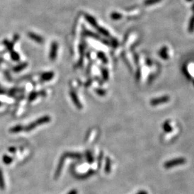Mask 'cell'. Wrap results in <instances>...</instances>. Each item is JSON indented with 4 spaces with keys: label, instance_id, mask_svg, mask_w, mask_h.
Wrapping results in <instances>:
<instances>
[{
    "label": "cell",
    "instance_id": "obj_7",
    "mask_svg": "<svg viewBox=\"0 0 194 194\" xmlns=\"http://www.w3.org/2000/svg\"><path fill=\"white\" fill-rule=\"evenodd\" d=\"M160 0H146L145 2V4L149 5H153L154 3H156L158 2H160Z\"/></svg>",
    "mask_w": 194,
    "mask_h": 194
},
{
    "label": "cell",
    "instance_id": "obj_5",
    "mask_svg": "<svg viewBox=\"0 0 194 194\" xmlns=\"http://www.w3.org/2000/svg\"><path fill=\"white\" fill-rule=\"evenodd\" d=\"M3 161L5 164L9 165V164H10L12 162L13 160H12V158H10V156H8L7 155H5L3 156Z\"/></svg>",
    "mask_w": 194,
    "mask_h": 194
},
{
    "label": "cell",
    "instance_id": "obj_4",
    "mask_svg": "<svg viewBox=\"0 0 194 194\" xmlns=\"http://www.w3.org/2000/svg\"><path fill=\"white\" fill-rule=\"evenodd\" d=\"M5 189V183L2 170L0 168V190H3Z\"/></svg>",
    "mask_w": 194,
    "mask_h": 194
},
{
    "label": "cell",
    "instance_id": "obj_8",
    "mask_svg": "<svg viewBox=\"0 0 194 194\" xmlns=\"http://www.w3.org/2000/svg\"><path fill=\"white\" fill-rule=\"evenodd\" d=\"M68 194H78V191L75 189H73L72 190H71L68 192Z\"/></svg>",
    "mask_w": 194,
    "mask_h": 194
},
{
    "label": "cell",
    "instance_id": "obj_10",
    "mask_svg": "<svg viewBox=\"0 0 194 194\" xmlns=\"http://www.w3.org/2000/svg\"><path fill=\"white\" fill-rule=\"evenodd\" d=\"M188 1H190V0H188Z\"/></svg>",
    "mask_w": 194,
    "mask_h": 194
},
{
    "label": "cell",
    "instance_id": "obj_6",
    "mask_svg": "<svg viewBox=\"0 0 194 194\" xmlns=\"http://www.w3.org/2000/svg\"><path fill=\"white\" fill-rule=\"evenodd\" d=\"M105 171L106 173H109L110 171V161L109 160V159H107V160H106Z\"/></svg>",
    "mask_w": 194,
    "mask_h": 194
},
{
    "label": "cell",
    "instance_id": "obj_2",
    "mask_svg": "<svg viewBox=\"0 0 194 194\" xmlns=\"http://www.w3.org/2000/svg\"><path fill=\"white\" fill-rule=\"evenodd\" d=\"M170 100V98L169 96H163L162 98H160V99H153L151 101V104L152 105H160L164 103H166L167 102H168Z\"/></svg>",
    "mask_w": 194,
    "mask_h": 194
},
{
    "label": "cell",
    "instance_id": "obj_3",
    "mask_svg": "<svg viewBox=\"0 0 194 194\" xmlns=\"http://www.w3.org/2000/svg\"><path fill=\"white\" fill-rule=\"evenodd\" d=\"M63 164H64V160L63 159H62V160L60 161L58 166H57V168L56 171V173H55V175H54V178L56 179L58 178V177L59 176L60 174H61V172L62 171V169H63Z\"/></svg>",
    "mask_w": 194,
    "mask_h": 194
},
{
    "label": "cell",
    "instance_id": "obj_1",
    "mask_svg": "<svg viewBox=\"0 0 194 194\" xmlns=\"http://www.w3.org/2000/svg\"><path fill=\"white\" fill-rule=\"evenodd\" d=\"M185 163H186V160L184 158H175L165 162L164 164V167L166 169H170L173 167L184 165Z\"/></svg>",
    "mask_w": 194,
    "mask_h": 194
},
{
    "label": "cell",
    "instance_id": "obj_9",
    "mask_svg": "<svg viewBox=\"0 0 194 194\" xmlns=\"http://www.w3.org/2000/svg\"><path fill=\"white\" fill-rule=\"evenodd\" d=\"M137 194H148V193L146 190H140L137 193Z\"/></svg>",
    "mask_w": 194,
    "mask_h": 194
}]
</instances>
